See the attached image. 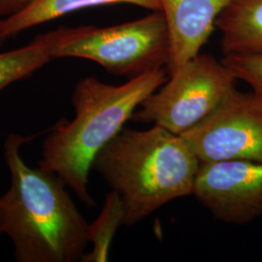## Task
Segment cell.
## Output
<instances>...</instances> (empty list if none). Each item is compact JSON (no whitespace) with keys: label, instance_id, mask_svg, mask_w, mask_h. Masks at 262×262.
I'll use <instances>...</instances> for the list:
<instances>
[{"label":"cell","instance_id":"6da1fadb","mask_svg":"<svg viewBox=\"0 0 262 262\" xmlns=\"http://www.w3.org/2000/svg\"><path fill=\"white\" fill-rule=\"evenodd\" d=\"M36 137L11 133L4 143L11 185L0 195V235L11 239L17 261H81L89 224L66 183L56 173L29 167L21 157V148Z\"/></svg>","mask_w":262,"mask_h":262},{"label":"cell","instance_id":"7a4b0ae2","mask_svg":"<svg viewBox=\"0 0 262 262\" xmlns=\"http://www.w3.org/2000/svg\"><path fill=\"white\" fill-rule=\"evenodd\" d=\"M168 80L164 68L128 79L120 85L96 77L81 79L72 94L75 117L48 129L39 167L56 173L86 206H95L89 176L97 154L122 130L141 103Z\"/></svg>","mask_w":262,"mask_h":262},{"label":"cell","instance_id":"3957f363","mask_svg":"<svg viewBox=\"0 0 262 262\" xmlns=\"http://www.w3.org/2000/svg\"><path fill=\"white\" fill-rule=\"evenodd\" d=\"M200 160L183 136L154 124L122 128L95 157L93 168L122 200L124 226L193 195Z\"/></svg>","mask_w":262,"mask_h":262},{"label":"cell","instance_id":"277c9868","mask_svg":"<svg viewBox=\"0 0 262 262\" xmlns=\"http://www.w3.org/2000/svg\"><path fill=\"white\" fill-rule=\"evenodd\" d=\"M44 35L54 59H88L114 75L131 79L168 66V30L161 11L112 27L59 28Z\"/></svg>","mask_w":262,"mask_h":262},{"label":"cell","instance_id":"5b68a950","mask_svg":"<svg viewBox=\"0 0 262 262\" xmlns=\"http://www.w3.org/2000/svg\"><path fill=\"white\" fill-rule=\"evenodd\" d=\"M237 81L223 60L199 54L170 73L168 80L141 103L131 120L152 123L183 136L215 112L236 89Z\"/></svg>","mask_w":262,"mask_h":262},{"label":"cell","instance_id":"8992f818","mask_svg":"<svg viewBox=\"0 0 262 262\" xmlns=\"http://www.w3.org/2000/svg\"><path fill=\"white\" fill-rule=\"evenodd\" d=\"M201 163L262 161V97L235 89L215 112L183 135Z\"/></svg>","mask_w":262,"mask_h":262},{"label":"cell","instance_id":"52a82bcc","mask_svg":"<svg viewBox=\"0 0 262 262\" xmlns=\"http://www.w3.org/2000/svg\"><path fill=\"white\" fill-rule=\"evenodd\" d=\"M193 196L217 221L246 225L262 215V161L201 163Z\"/></svg>","mask_w":262,"mask_h":262},{"label":"cell","instance_id":"ba28073f","mask_svg":"<svg viewBox=\"0 0 262 262\" xmlns=\"http://www.w3.org/2000/svg\"><path fill=\"white\" fill-rule=\"evenodd\" d=\"M168 30L169 72L200 54L232 0H159Z\"/></svg>","mask_w":262,"mask_h":262},{"label":"cell","instance_id":"9c48e42d","mask_svg":"<svg viewBox=\"0 0 262 262\" xmlns=\"http://www.w3.org/2000/svg\"><path fill=\"white\" fill-rule=\"evenodd\" d=\"M215 28L222 33L224 56H262V0H232Z\"/></svg>","mask_w":262,"mask_h":262},{"label":"cell","instance_id":"30bf717a","mask_svg":"<svg viewBox=\"0 0 262 262\" xmlns=\"http://www.w3.org/2000/svg\"><path fill=\"white\" fill-rule=\"evenodd\" d=\"M113 4H129L151 11L161 10L159 0H36L18 15L0 20V40L78 10Z\"/></svg>","mask_w":262,"mask_h":262},{"label":"cell","instance_id":"8fae6325","mask_svg":"<svg viewBox=\"0 0 262 262\" xmlns=\"http://www.w3.org/2000/svg\"><path fill=\"white\" fill-rule=\"evenodd\" d=\"M54 59L44 34L38 35L27 46L0 53V91L28 78Z\"/></svg>","mask_w":262,"mask_h":262},{"label":"cell","instance_id":"7c38bea8","mask_svg":"<svg viewBox=\"0 0 262 262\" xmlns=\"http://www.w3.org/2000/svg\"><path fill=\"white\" fill-rule=\"evenodd\" d=\"M124 211L120 195L111 190L106 194L103 208L92 225H89V240L93 250L85 253L83 262H104L109 259L113 238L123 225Z\"/></svg>","mask_w":262,"mask_h":262},{"label":"cell","instance_id":"4fadbf2b","mask_svg":"<svg viewBox=\"0 0 262 262\" xmlns=\"http://www.w3.org/2000/svg\"><path fill=\"white\" fill-rule=\"evenodd\" d=\"M222 60L238 80L249 84L253 94L262 97V56H227Z\"/></svg>","mask_w":262,"mask_h":262},{"label":"cell","instance_id":"5bb4252c","mask_svg":"<svg viewBox=\"0 0 262 262\" xmlns=\"http://www.w3.org/2000/svg\"><path fill=\"white\" fill-rule=\"evenodd\" d=\"M34 1L36 0H0V20L18 15Z\"/></svg>","mask_w":262,"mask_h":262}]
</instances>
